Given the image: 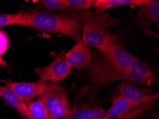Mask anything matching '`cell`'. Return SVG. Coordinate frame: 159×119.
I'll use <instances>...</instances> for the list:
<instances>
[{
  "instance_id": "cell-1",
  "label": "cell",
  "mask_w": 159,
  "mask_h": 119,
  "mask_svg": "<svg viewBox=\"0 0 159 119\" xmlns=\"http://www.w3.org/2000/svg\"><path fill=\"white\" fill-rule=\"evenodd\" d=\"M86 68L89 70L91 79L90 99L94 98L101 89L114 81H126L143 86H150L146 80L131 68L129 71L121 69L98 49H96Z\"/></svg>"
},
{
  "instance_id": "cell-2",
  "label": "cell",
  "mask_w": 159,
  "mask_h": 119,
  "mask_svg": "<svg viewBox=\"0 0 159 119\" xmlns=\"http://www.w3.org/2000/svg\"><path fill=\"white\" fill-rule=\"evenodd\" d=\"M15 25L27 26L41 31L59 34L76 42L82 37L83 25L53 12L32 9L23 11L22 16Z\"/></svg>"
},
{
  "instance_id": "cell-3",
  "label": "cell",
  "mask_w": 159,
  "mask_h": 119,
  "mask_svg": "<svg viewBox=\"0 0 159 119\" xmlns=\"http://www.w3.org/2000/svg\"><path fill=\"white\" fill-rule=\"evenodd\" d=\"M119 23L107 10L96 9L87 22L83 25L81 39L89 47L101 50L105 42L107 29L116 26Z\"/></svg>"
},
{
  "instance_id": "cell-4",
  "label": "cell",
  "mask_w": 159,
  "mask_h": 119,
  "mask_svg": "<svg viewBox=\"0 0 159 119\" xmlns=\"http://www.w3.org/2000/svg\"><path fill=\"white\" fill-rule=\"evenodd\" d=\"M38 100L44 106L49 119H63L70 108L66 89L61 83H46L44 91Z\"/></svg>"
},
{
  "instance_id": "cell-5",
  "label": "cell",
  "mask_w": 159,
  "mask_h": 119,
  "mask_svg": "<svg viewBox=\"0 0 159 119\" xmlns=\"http://www.w3.org/2000/svg\"><path fill=\"white\" fill-rule=\"evenodd\" d=\"M65 53L62 50L57 53H51V56L54 58L52 62L44 67H39L35 69L36 74L42 81L46 83H61L71 74L72 68L67 62Z\"/></svg>"
},
{
  "instance_id": "cell-6",
  "label": "cell",
  "mask_w": 159,
  "mask_h": 119,
  "mask_svg": "<svg viewBox=\"0 0 159 119\" xmlns=\"http://www.w3.org/2000/svg\"><path fill=\"white\" fill-rule=\"evenodd\" d=\"M100 51L121 69L126 71L131 70L134 55L123 46L119 38L116 34L107 32L105 42Z\"/></svg>"
},
{
  "instance_id": "cell-7",
  "label": "cell",
  "mask_w": 159,
  "mask_h": 119,
  "mask_svg": "<svg viewBox=\"0 0 159 119\" xmlns=\"http://www.w3.org/2000/svg\"><path fill=\"white\" fill-rule=\"evenodd\" d=\"M36 9L56 13L64 17L84 25L91 17L93 13L89 10H76L62 3L61 0H41L37 1Z\"/></svg>"
},
{
  "instance_id": "cell-8",
  "label": "cell",
  "mask_w": 159,
  "mask_h": 119,
  "mask_svg": "<svg viewBox=\"0 0 159 119\" xmlns=\"http://www.w3.org/2000/svg\"><path fill=\"white\" fill-rule=\"evenodd\" d=\"M114 95L121 96L127 98L133 105L147 101H156L159 98V94H152V90L141 88L134 84L121 81L114 90Z\"/></svg>"
},
{
  "instance_id": "cell-9",
  "label": "cell",
  "mask_w": 159,
  "mask_h": 119,
  "mask_svg": "<svg viewBox=\"0 0 159 119\" xmlns=\"http://www.w3.org/2000/svg\"><path fill=\"white\" fill-rule=\"evenodd\" d=\"M2 83L9 87L26 106L34 98L43 94L46 87V82L42 80L34 82H14L3 80Z\"/></svg>"
},
{
  "instance_id": "cell-10",
  "label": "cell",
  "mask_w": 159,
  "mask_h": 119,
  "mask_svg": "<svg viewBox=\"0 0 159 119\" xmlns=\"http://www.w3.org/2000/svg\"><path fill=\"white\" fill-rule=\"evenodd\" d=\"M66 59L71 68H86L93 56L91 48L82 39L79 40L70 50L65 53Z\"/></svg>"
},
{
  "instance_id": "cell-11",
  "label": "cell",
  "mask_w": 159,
  "mask_h": 119,
  "mask_svg": "<svg viewBox=\"0 0 159 119\" xmlns=\"http://www.w3.org/2000/svg\"><path fill=\"white\" fill-rule=\"evenodd\" d=\"M159 20V1L147 0L145 4L138 7L135 22L141 27H148Z\"/></svg>"
},
{
  "instance_id": "cell-12",
  "label": "cell",
  "mask_w": 159,
  "mask_h": 119,
  "mask_svg": "<svg viewBox=\"0 0 159 119\" xmlns=\"http://www.w3.org/2000/svg\"><path fill=\"white\" fill-rule=\"evenodd\" d=\"M0 98L15 109L21 117L25 119H32L27 106L9 87L0 86Z\"/></svg>"
},
{
  "instance_id": "cell-13",
  "label": "cell",
  "mask_w": 159,
  "mask_h": 119,
  "mask_svg": "<svg viewBox=\"0 0 159 119\" xmlns=\"http://www.w3.org/2000/svg\"><path fill=\"white\" fill-rule=\"evenodd\" d=\"M111 101V106L107 111L103 119H114L119 117L134 106L127 98L119 95H113Z\"/></svg>"
},
{
  "instance_id": "cell-14",
  "label": "cell",
  "mask_w": 159,
  "mask_h": 119,
  "mask_svg": "<svg viewBox=\"0 0 159 119\" xmlns=\"http://www.w3.org/2000/svg\"><path fill=\"white\" fill-rule=\"evenodd\" d=\"M131 68L143 78L151 85L156 84L158 81L157 76L151 67L146 62H143L136 56H134L131 63Z\"/></svg>"
},
{
  "instance_id": "cell-15",
  "label": "cell",
  "mask_w": 159,
  "mask_h": 119,
  "mask_svg": "<svg viewBox=\"0 0 159 119\" xmlns=\"http://www.w3.org/2000/svg\"><path fill=\"white\" fill-rule=\"evenodd\" d=\"M147 0H94L93 7L96 9H103L122 6H140L145 4Z\"/></svg>"
},
{
  "instance_id": "cell-16",
  "label": "cell",
  "mask_w": 159,
  "mask_h": 119,
  "mask_svg": "<svg viewBox=\"0 0 159 119\" xmlns=\"http://www.w3.org/2000/svg\"><path fill=\"white\" fill-rule=\"evenodd\" d=\"M156 106L155 101H147L132 106L126 113L114 119H136L142 113Z\"/></svg>"
},
{
  "instance_id": "cell-17",
  "label": "cell",
  "mask_w": 159,
  "mask_h": 119,
  "mask_svg": "<svg viewBox=\"0 0 159 119\" xmlns=\"http://www.w3.org/2000/svg\"><path fill=\"white\" fill-rule=\"evenodd\" d=\"M91 108L84 103H75L63 119H88Z\"/></svg>"
},
{
  "instance_id": "cell-18",
  "label": "cell",
  "mask_w": 159,
  "mask_h": 119,
  "mask_svg": "<svg viewBox=\"0 0 159 119\" xmlns=\"http://www.w3.org/2000/svg\"><path fill=\"white\" fill-rule=\"evenodd\" d=\"M32 119H49L44 106L39 100L32 101L27 105Z\"/></svg>"
},
{
  "instance_id": "cell-19",
  "label": "cell",
  "mask_w": 159,
  "mask_h": 119,
  "mask_svg": "<svg viewBox=\"0 0 159 119\" xmlns=\"http://www.w3.org/2000/svg\"><path fill=\"white\" fill-rule=\"evenodd\" d=\"M64 5L76 10H89L93 6L94 0H61Z\"/></svg>"
},
{
  "instance_id": "cell-20",
  "label": "cell",
  "mask_w": 159,
  "mask_h": 119,
  "mask_svg": "<svg viewBox=\"0 0 159 119\" xmlns=\"http://www.w3.org/2000/svg\"><path fill=\"white\" fill-rule=\"evenodd\" d=\"M23 11H20L14 14H0V27L5 26L15 25L22 16Z\"/></svg>"
},
{
  "instance_id": "cell-21",
  "label": "cell",
  "mask_w": 159,
  "mask_h": 119,
  "mask_svg": "<svg viewBox=\"0 0 159 119\" xmlns=\"http://www.w3.org/2000/svg\"><path fill=\"white\" fill-rule=\"evenodd\" d=\"M10 47V40L5 31L0 30V56H2Z\"/></svg>"
},
{
  "instance_id": "cell-22",
  "label": "cell",
  "mask_w": 159,
  "mask_h": 119,
  "mask_svg": "<svg viewBox=\"0 0 159 119\" xmlns=\"http://www.w3.org/2000/svg\"><path fill=\"white\" fill-rule=\"evenodd\" d=\"M107 111L105 108L99 106L91 108V119H103Z\"/></svg>"
},
{
  "instance_id": "cell-23",
  "label": "cell",
  "mask_w": 159,
  "mask_h": 119,
  "mask_svg": "<svg viewBox=\"0 0 159 119\" xmlns=\"http://www.w3.org/2000/svg\"><path fill=\"white\" fill-rule=\"evenodd\" d=\"M0 66L2 67H7L8 66V64L4 60L2 56H0Z\"/></svg>"
},
{
  "instance_id": "cell-24",
  "label": "cell",
  "mask_w": 159,
  "mask_h": 119,
  "mask_svg": "<svg viewBox=\"0 0 159 119\" xmlns=\"http://www.w3.org/2000/svg\"><path fill=\"white\" fill-rule=\"evenodd\" d=\"M150 119H159V118H158V115H156V116H153V117H152V118H151Z\"/></svg>"
},
{
  "instance_id": "cell-25",
  "label": "cell",
  "mask_w": 159,
  "mask_h": 119,
  "mask_svg": "<svg viewBox=\"0 0 159 119\" xmlns=\"http://www.w3.org/2000/svg\"><path fill=\"white\" fill-rule=\"evenodd\" d=\"M2 81H3V79H0V82H2Z\"/></svg>"
}]
</instances>
